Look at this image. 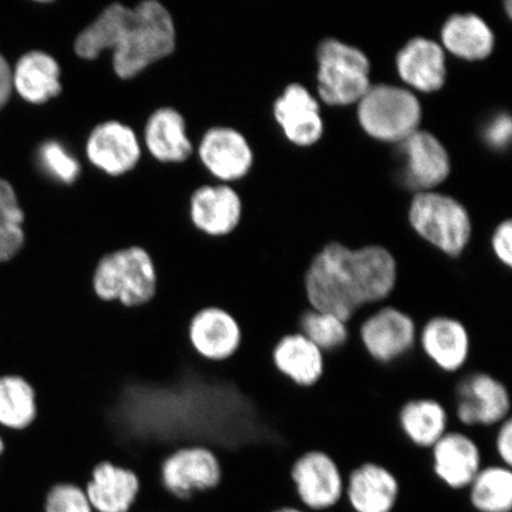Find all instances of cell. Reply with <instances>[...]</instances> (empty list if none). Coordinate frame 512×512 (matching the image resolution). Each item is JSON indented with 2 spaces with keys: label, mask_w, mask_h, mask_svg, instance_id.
<instances>
[{
  "label": "cell",
  "mask_w": 512,
  "mask_h": 512,
  "mask_svg": "<svg viewBox=\"0 0 512 512\" xmlns=\"http://www.w3.org/2000/svg\"><path fill=\"white\" fill-rule=\"evenodd\" d=\"M398 280L394 255L381 245L345 246L330 241L313 256L305 273L312 309L350 322L357 313L387 302Z\"/></svg>",
  "instance_id": "cell-1"
},
{
  "label": "cell",
  "mask_w": 512,
  "mask_h": 512,
  "mask_svg": "<svg viewBox=\"0 0 512 512\" xmlns=\"http://www.w3.org/2000/svg\"><path fill=\"white\" fill-rule=\"evenodd\" d=\"M176 30L164 5L147 0L136 8L119 3L104 11L76 37L74 50L83 60H96L113 51V67L120 79L134 78L144 69L174 53Z\"/></svg>",
  "instance_id": "cell-2"
},
{
  "label": "cell",
  "mask_w": 512,
  "mask_h": 512,
  "mask_svg": "<svg viewBox=\"0 0 512 512\" xmlns=\"http://www.w3.org/2000/svg\"><path fill=\"white\" fill-rule=\"evenodd\" d=\"M511 412V390L496 377L467 363L454 387L450 430L470 434L482 448L485 464L498 463L494 434L496 427L512 416Z\"/></svg>",
  "instance_id": "cell-3"
},
{
  "label": "cell",
  "mask_w": 512,
  "mask_h": 512,
  "mask_svg": "<svg viewBox=\"0 0 512 512\" xmlns=\"http://www.w3.org/2000/svg\"><path fill=\"white\" fill-rule=\"evenodd\" d=\"M96 298L127 309L149 304L157 291V271L143 247L130 246L101 256L92 278Z\"/></svg>",
  "instance_id": "cell-4"
},
{
  "label": "cell",
  "mask_w": 512,
  "mask_h": 512,
  "mask_svg": "<svg viewBox=\"0 0 512 512\" xmlns=\"http://www.w3.org/2000/svg\"><path fill=\"white\" fill-rule=\"evenodd\" d=\"M409 221L434 251L456 260L470 246L472 226L466 209L452 197L422 191L414 197Z\"/></svg>",
  "instance_id": "cell-5"
},
{
  "label": "cell",
  "mask_w": 512,
  "mask_h": 512,
  "mask_svg": "<svg viewBox=\"0 0 512 512\" xmlns=\"http://www.w3.org/2000/svg\"><path fill=\"white\" fill-rule=\"evenodd\" d=\"M317 59L318 93L326 104L349 105L367 93L370 63L360 49L329 38L320 44Z\"/></svg>",
  "instance_id": "cell-6"
},
{
  "label": "cell",
  "mask_w": 512,
  "mask_h": 512,
  "mask_svg": "<svg viewBox=\"0 0 512 512\" xmlns=\"http://www.w3.org/2000/svg\"><path fill=\"white\" fill-rule=\"evenodd\" d=\"M419 330L413 317L384 302L363 311L358 338L371 360L389 366L418 348Z\"/></svg>",
  "instance_id": "cell-7"
},
{
  "label": "cell",
  "mask_w": 512,
  "mask_h": 512,
  "mask_svg": "<svg viewBox=\"0 0 512 512\" xmlns=\"http://www.w3.org/2000/svg\"><path fill=\"white\" fill-rule=\"evenodd\" d=\"M358 119L370 136L387 142H402L418 131L420 102L405 88L370 86L358 104Z\"/></svg>",
  "instance_id": "cell-8"
},
{
  "label": "cell",
  "mask_w": 512,
  "mask_h": 512,
  "mask_svg": "<svg viewBox=\"0 0 512 512\" xmlns=\"http://www.w3.org/2000/svg\"><path fill=\"white\" fill-rule=\"evenodd\" d=\"M222 477L219 458L204 446L178 448L166 456L159 467V483L163 491L182 503L216 490Z\"/></svg>",
  "instance_id": "cell-9"
},
{
  "label": "cell",
  "mask_w": 512,
  "mask_h": 512,
  "mask_svg": "<svg viewBox=\"0 0 512 512\" xmlns=\"http://www.w3.org/2000/svg\"><path fill=\"white\" fill-rule=\"evenodd\" d=\"M294 501L309 512H329L344 502L345 475L337 460L322 450L307 451L290 469Z\"/></svg>",
  "instance_id": "cell-10"
},
{
  "label": "cell",
  "mask_w": 512,
  "mask_h": 512,
  "mask_svg": "<svg viewBox=\"0 0 512 512\" xmlns=\"http://www.w3.org/2000/svg\"><path fill=\"white\" fill-rule=\"evenodd\" d=\"M432 472L451 492H465L485 465L477 441L459 430L448 431L430 450Z\"/></svg>",
  "instance_id": "cell-11"
},
{
  "label": "cell",
  "mask_w": 512,
  "mask_h": 512,
  "mask_svg": "<svg viewBox=\"0 0 512 512\" xmlns=\"http://www.w3.org/2000/svg\"><path fill=\"white\" fill-rule=\"evenodd\" d=\"M401 502L399 477L387 466L366 462L345 476L343 504L352 512H395Z\"/></svg>",
  "instance_id": "cell-12"
},
{
  "label": "cell",
  "mask_w": 512,
  "mask_h": 512,
  "mask_svg": "<svg viewBox=\"0 0 512 512\" xmlns=\"http://www.w3.org/2000/svg\"><path fill=\"white\" fill-rule=\"evenodd\" d=\"M418 348L441 373H460L470 361L472 342L469 330L459 319L435 316L420 326Z\"/></svg>",
  "instance_id": "cell-13"
},
{
  "label": "cell",
  "mask_w": 512,
  "mask_h": 512,
  "mask_svg": "<svg viewBox=\"0 0 512 512\" xmlns=\"http://www.w3.org/2000/svg\"><path fill=\"white\" fill-rule=\"evenodd\" d=\"M189 342L196 355L209 362H224L239 351L242 332L238 320L220 307H206L191 318Z\"/></svg>",
  "instance_id": "cell-14"
},
{
  "label": "cell",
  "mask_w": 512,
  "mask_h": 512,
  "mask_svg": "<svg viewBox=\"0 0 512 512\" xmlns=\"http://www.w3.org/2000/svg\"><path fill=\"white\" fill-rule=\"evenodd\" d=\"M83 488L94 512H131L137 507L142 482L127 467L100 462Z\"/></svg>",
  "instance_id": "cell-15"
},
{
  "label": "cell",
  "mask_w": 512,
  "mask_h": 512,
  "mask_svg": "<svg viewBox=\"0 0 512 512\" xmlns=\"http://www.w3.org/2000/svg\"><path fill=\"white\" fill-rule=\"evenodd\" d=\"M86 151L91 163L111 176L126 174L140 159L136 133L118 121L96 126L87 140Z\"/></svg>",
  "instance_id": "cell-16"
},
{
  "label": "cell",
  "mask_w": 512,
  "mask_h": 512,
  "mask_svg": "<svg viewBox=\"0 0 512 512\" xmlns=\"http://www.w3.org/2000/svg\"><path fill=\"white\" fill-rule=\"evenodd\" d=\"M198 153L211 174L222 181L246 176L253 163L246 138L229 127L211 128L204 134Z\"/></svg>",
  "instance_id": "cell-17"
},
{
  "label": "cell",
  "mask_w": 512,
  "mask_h": 512,
  "mask_svg": "<svg viewBox=\"0 0 512 512\" xmlns=\"http://www.w3.org/2000/svg\"><path fill=\"white\" fill-rule=\"evenodd\" d=\"M241 201L227 185L197 189L191 197V221L196 229L210 238H224L238 228Z\"/></svg>",
  "instance_id": "cell-18"
},
{
  "label": "cell",
  "mask_w": 512,
  "mask_h": 512,
  "mask_svg": "<svg viewBox=\"0 0 512 512\" xmlns=\"http://www.w3.org/2000/svg\"><path fill=\"white\" fill-rule=\"evenodd\" d=\"M272 362L275 370L298 388L315 387L324 375V352L300 332L279 339L272 351Z\"/></svg>",
  "instance_id": "cell-19"
},
{
  "label": "cell",
  "mask_w": 512,
  "mask_h": 512,
  "mask_svg": "<svg viewBox=\"0 0 512 512\" xmlns=\"http://www.w3.org/2000/svg\"><path fill=\"white\" fill-rule=\"evenodd\" d=\"M400 143V150L406 158L405 181L408 187L430 189L450 174V159L445 147L431 133L415 131Z\"/></svg>",
  "instance_id": "cell-20"
},
{
  "label": "cell",
  "mask_w": 512,
  "mask_h": 512,
  "mask_svg": "<svg viewBox=\"0 0 512 512\" xmlns=\"http://www.w3.org/2000/svg\"><path fill=\"white\" fill-rule=\"evenodd\" d=\"M275 119L292 143L312 145L322 137L323 120L315 98L302 85L288 86L281 98L275 101Z\"/></svg>",
  "instance_id": "cell-21"
},
{
  "label": "cell",
  "mask_w": 512,
  "mask_h": 512,
  "mask_svg": "<svg viewBox=\"0 0 512 512\" xmlns=\"http://www.w3.org/2000/svg\"><path fill=\"white\" fill-rule=\"evenodd\" d=\"M398 425L409 444L430 451L450 431V415L440 401L416 398L403 403Z\"/></svg>",
  "instance_id": "cell-22"
},
{
  "label": "cell",
  "mask_w": 512,
  "mask_h": 512,
  "mask_svg": "<svg viewBox=\"0 0 512 512\" xmlns=\"http://www.w3.org/2000/svg\"><path fill=\"white\" fill-rule=\"evenodd\" d=\"M398 70L408 85L422 92H434L446 79L445 54L439 44L416 37L398 55Z\"/></svg>",
  "instance_id": "cell-23"
},
{
  "label": "cell",
  "mask_w": 512,
  "mask_h": 512,
  "mask_svg": "<svg viewBox=\"0 0 512 512\" xmlns=\"http://www.w3.org/2000/svg\"><path fill=\"white\" fill-rule=\"evenodd\" d=\"M61 69L54 57L30 51L21 57L12 73V87L25 101L41 105L62 91Z\"/></svg>",
  "instance_id": "cell-24"
},
{
  "label": "cell",
  "mask_w": 512,
  "mask_h": 512,
  "mask_svg": "<svg viewBox=\"0 0 512 512\" xmlns=\"http://www.w3.org/2000/svg\"><path fill=\"white\" fill-rule=\"evenodd\" d=\"M145 144L151 155L163 163H182L192 153L182 114L169 107L160 108L147 120Z\"/></svg>",
  "instance_id": "cell-25"
},
{
  "label": "cell",
  "mask_w": 512,
  "mask_h": 512,
  "mask_svg": "<svg viewBox=\"0 0 512 512\" xmlns=\"http://www.w3.org/2000/svg\"><path fill=\"white\" fill-rule=\"evenodd\" d=\"M37 415L34 386L21 375L0 376V426L10 432L27 431L35 424Z\"/></svg>",
  "instance_id": "cell-26"
},
{
  "label": "cell",
  "mask_w": 512,
  "mask_h": 512,
  "mask_svg": "<svg viewBox=\"0 0 512 512\" xmlns=\"http://www.w3.org/2000/svg\"><path fill=\"white\" fill-rule=\"evenodd\" d=\"M444 46L466 60L485 59L494 49L495 37L489 25L476 15H454L441 31Z\"/></svg>",
  "instance_id": "cell-27"
},
{
  "label": "cell",
  "mask_w": 512,
  "mask_h": 512,
  "mask_svg": "<svg viewBox=\"0 0 512 512\" xmlns=\"http://www.w3.org/2000/svg\"><path fill=\"white\" fill-rule=\"evenodd\" d=\"M465 499L475 512H511L512 469L502 464H486L465 491Z\"/></svg>",
  "instance_id": "cell-28"
},
{
  "label": "cell",
  "mask_w": 512,
  "mask_h": 512,
  "mask_svg": "<svg viewBox=\"0 0 512 512\" xmlns=\"http://www.w3.org/2000/svg\"><path fill=\"white\" fill-rule=\"evenodd\" d=\"M298 332L317 345L324 355L347 347L351 330L348 322L334 315V313L316 309L305 310L298 320Z\"/></svg>",
  "instance_id": "cell-29"
},
{
  "label": "cell",
  "mask_w": 512,
  "mask_h": 512,
  "mask_svg": "<svg viewBox=\"0 0 512 512\" xmlns=\"http://www.w3.org/2000/svg\"><path fill=\"white\" fill-rule=\"evenodd\" d=\"M24 214L14 189L0 179V262L15 259L25 245Z\"/></svg>",
  "instance_id": "cell-30"
},
{
  "label": "cell",
  "mask_w": 512,
  "mask_h": 512,
  "mask_svg": "<svg viewBox=\"0 0 512 512\" xmlns=\"http://www.w3.org/2000/svg\"><path fill=\"white\" fill-rule=\"evenodd\" d=\"M42 507L43 512H94L85 488L70 482L51 485L42 498Z\"/></svg>",
  "instance_id": "cell-31"
},
{
  "label": "cell",
  "mask_w": 512,
  "mask_h": 512,
  "mask_svg": "<svg viewBox=\"0 0 512 512\" xmlns=\"http://www.w3.org/2000/svg\"><path fill=\"white\" fill-rule=\"evenodd\" d=\"M41 163L51 176L70 184L80 175V164L57 142H47L40 150Z\"/></svg>",
  "instance_id": "cell-32"
},
{
  "label": "cell",
  "mask_w": 512,
  "mask_h": 512,
  "mask_svg": "<svg viewBox=\"0 0 512 512\" xmlns=\"http://www.w3.org/2000/svg\"><path fill=\"white\" fill-rule=\"evenodd\" d=\"M491 249L495 259L504 267L512 268V223L507 220L496 228L491 238Z\"/></svg>",
  "instance_id": "cell-33"
},
{
  "label": "cell",
  "mask_w": 512,
  "mask_h": 512,
  "mask_svg": "<svg viewBox=\"0 0 512 512\" xmlns=\"http://www.w3.org/2000/svg\"><path fill=\"white\" fill-rule=\"evenodd\" d=\"M494 451L498 463L512 469V416L496 427Z\"/></svg>",
  "instance_id": "cell-34"
},
{
  "label": "cell",
  "mask_w": 512,
  "mask_h": 512,
  "mask_svg": "<svg viewBox=\"0 0 512 512\" xmlns=\"http://www.w3.org/2000/svg\"><path fill=\"white\" fill-rule=\"evenodd\" d=\"M511 137V119L509 115H499L486 130V138L495 146L509 143Z\"/></svg>",
  "instance_id": "cell-35"
},
{
  "label": "cell",
  "mask_w": 512,
  "mask_h": 512,
  "mask_svg": "<svg viewBox=\"0 0 512 512\" xmlns=\"http://www.w3.org/2000/svg\"><path fill=\"white\" fill-rule=\"evenodd\" d=\"M12 89V72L8 62L0 55V108L8 102Z\"/></svg>",
  "instance_id": "cell-36"
},
{
  "label": "cell",
  "mask_w": 512,
  "mask_h": 512,
  "mask_svg": "<svg viewBox=\"0 0 512 512\" xmlns=\"http://www.w3.org/2000/svg\"><path fill=\"white\" fill-rule=\"evenodd\" d=\"M270 512H309V511H306L302 507H299L298 504L285 503V504L277 505V507L272 509Z\"/></svg>",
  "instance_id": "cell-37"
},
{
  "label": "cell",
  "mask_w": 512,
  "mask_h": 512,
  "mask_svg": "<svg viewBox=\"0 0 512 512\" xmlns=\"http://www.w3.org/2000/svg\"><path fill=\"white\" fill-rule=\"evenodd\" d=\"M5 450H6V443H5V440L3 439L2 435H0V457L3 456Z\"/></svg>",
  "instance_id": "cell-38"
}]
</instances>
